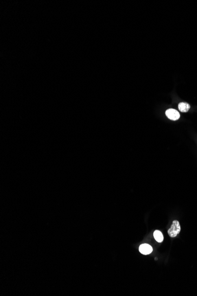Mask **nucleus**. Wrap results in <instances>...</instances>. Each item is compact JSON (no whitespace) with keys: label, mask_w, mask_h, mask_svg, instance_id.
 <instances>
[{"label":"nucleus","mask_w":197,"mask_h":296,"mask_svg":"<svg viewBox=\"0 0 197 296\" xmlns=\"http://www.w3.org/2000/svg\"><path fill=\"white\" fill-rule=\"evenodd\" d=\"M139 252L141 254H142L144 255H148V254H150L151 253L152 251H153V249H152L151 246L149 245V244L144 243V244L141 245L139 247Z\"/></svg>","instance_id":"obj_3"},{"label":"nucleus","mask_w":197,"mask_h":296,"mask_svg":"<svg viewBox=\"0 0 197 296\" xmlns=\"http://www.w3.org/2000/svg\"><path fill=\"white\" fill-rule=\"evenodd\" d=\"M181 231V226L178 221H174L171 228L168 229V234L171 238H175L179 234Z\"/></svg>","instance_id":"obj_1"},{"label":"nucleus","mask_w":197,"mask_h":296,"mask_svg":"<svg viewBox=\"0 0 197 296\" xmlns=\"http://www.w3.org/2000/svg\"><path fill=\"white\" fill-rule=\"evenodd\" d=\"M165 114L169 119L173 121L178 120L180 117V114L178 111L174 109H167L165 112Z\"/></svg>","instance_id":"obj_2"},{"label":"nucleus","mask_w":197,"mask_h":296,"mask_svg":"<svg viewBox=\"0 0 197 296\" xmlns=\"http://www.w3.org/2000/svg\"><path fill=\"white\" fill-rule=\"evenodd\" d=\"M153 236L155 239L158 242H162L164 240V236L162 232L159 230H155L153 233Z\"/></svg>","instance_id":"obj_5"},{"label":"nucleus","mask_w":197,"mask_h":296,"mask_svg":"<svg viewBox=\"0 0 197 296\" xmlns=\"http://www.w3.org/2000/svg\"><path fill=\"white\" fill-rule=\"evenodd\" d=\"M190 105L186 102H181L178 104V109L181 112H187L190 109Z\"/></svg>","instance_id":"obj_4"}]
</instances>
